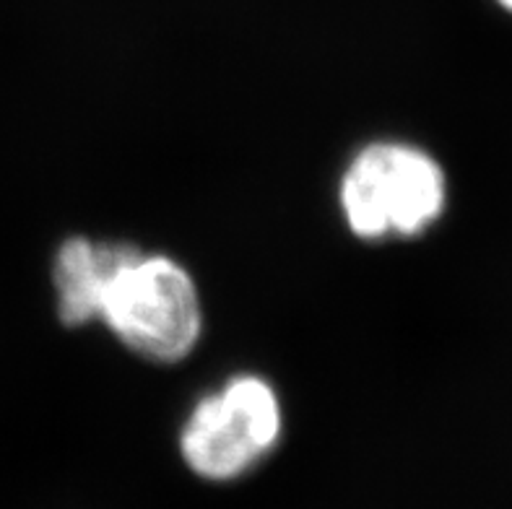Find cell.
Segmentation results:
<instances>
[{
  "label": "cell",
  "mask_w": 512,
  "mask_h": 509,
  "mask_svg": "<svg viewBox=\"0 0 512 509\" xmlns=\"http://www.w3.org/2000/svg\"><path fill=\"white\" fill-rule=\"evenodd\" d=\"M338 203L357 237H414L440 219L445 174L427 151L409 143H370L346 167Z\"/></svg>",
  "instance_id": "cell-1"
},
{
  "label": "cell",
  "mask_w": 512,
  "mask_h": 509,
  "mask_svg": "<svg viewBox=\"0 0 512 509\" xmlns=\"http://www.w3.org/2000/svg\"><path fill=\"white\" fill-rule=\"evenodd\" d=\"M99 320L133 354L172 364L201 338V297L177 260L138 250L112 281Z\"/></svg>",
  "instance_id": "cell-2"
},
{
  "label": "cell",
  "mask_w": 512,
  "mask_h": 509,
  "mask_svg": "<svg viewBox=\"0 0 512 509\" xmlns=\"http://www.w3.org/2000/svg\"><path fill=\"white\" fill-rule=\"evenodd\" d=\"M281 424V403L271 382L240 374L195 403L180 432L182 460L206 481H234L276 447Z\"/></svg>",
  "instance_id": "cell-3"
},
{
  "label": "cell",
  "mask_w": 512,
  "mask_h": 509,
  "mask_svg": "<svg viewBox=\"0 0 512 509\" xmlns=\"http://www.w3.org/2000/svg\"><path fill=\"white\" fill-rule=\"evenodd\" d=\"M136 252L138 247L128 242L65 239L52 263V286L60 323L68 328H81L99 320L112 281Z\"/></svg>",
  "instance_id": "cell-4"
},
{
  "label": "cell",
  "mask_w": 512,
  "mask_h": 509,
  "mask_svg": "<svg viewBox=\"0 0 512 509\" xmlns=\"http://www.w3.org/2000/svg\"><path fill=\"white\" fill-rule=\"evenodd\" d=\"M500 3H502V6L510 8V11H512V0H500Z\"/></svg>",
  "instance_id": "cell-5"
}]
</instances>
